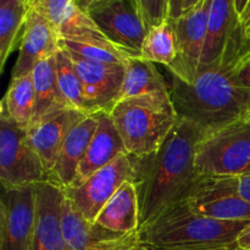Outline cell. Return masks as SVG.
Segmentation results:
<instances>
[{
  "mask_svg": "<svg viewBox=\"0 0 250 250\" xmlns=\"http://www.w3.org/2000/svg\"><path fill=\"white\" fill-rule=\"evenodd\" d=\"M109 114L127 154L136 158L158 150L180 119L171 95L127 98Z\"/></svg>",
  "mask_w": 250,
  "mask_h": 250,
  "instance_id": "obj_4",
  "label": "cell"
},
{
  "mask_svg": "<svg viewBox=\"0 0 250 250\" xmlns=\"http://www.w3.org/2000/svg\"><path fill=\"white\" fill-rule=\"evenodd\" d=\"M236 243L239 250H250V222L248 226L239 233Z\"/></svg>",
  "mask_w": 250,
  "mask_h": 250,
  "instance_id": "obj_30",
  "label": "cell"
},
{
  "mask_svg": "<svg viewBox=\"0 0 250 250\" xmlns=\"http://www.w3.org/2000/svg\"><path fill=\"white\" fill-rule=\"evenodd\" d=\"M87 116L75 109H63L46 116L27 128L28 141L43 163L49 175L58 160L59 153L73 127Z\"/></svg>",
  "mask_w": 250,
  "mask_h": 250,
  "instance_id": "obj_16",
  "label": "cell"
},
{
  "mask_svg": "<svg viewBox=\"0 0 250 250\" xmlns=\"http://www.w3.org/2000/svg\"><path fill=\"white\" fill-rule=\"evenodd\" d=\"M202 0H186V10L190 9V7H193L194 5H197L198 2H200Z\"/></svg>",
  "mask_w": 250,
  "mask_h": 250,
  "instance_id": "obj_36",
  "label": "cell"
},
{
  "mask_svg": "<svg viewBox=\"0 0 250 250\" xmlns=\"http://www.w3.org/2000/svg\"><path fill=\"white\" fill-rule=\"evenodd\" d=\"M133 178V164L128 154H122L109 165L98 170L80 185L65 189L73 207L89 222H94L100 210L124 183Z\"/></svg>",
  "mask_w": 250,
  "mask_h": 250,
  "instance_id": "obj_8",
  "label": "cell"
},
{
  "mask_svg": "<svg viewBox=\"0 0 250 250\" xmlns=\"http://www.w3.org/2000/svg\"><path fill=\"white\" fill-rule=\"evenodd\" d=\"M94 224L117 233H132L141 229L139 200L132 181L124 183L100 210Z\"/></svg>",
  "mask_w": 250,
  "mask_h": 250,
  "instance_id": "obj_20",
  "label": "cell"
},
{
  "mask_svg": "<svg viewBox=\"0 0 250 250\" xmlns=\"http://www.w3.org/2000/svg\"><path fill=\"white\" fill-rule=\"evenodd\" d=\"M106 1H111V0H95V1H94V4H93V5L102 4V2H106Z\"/></svg>",
  "mask_w": 250,
  "mask_h": 250,
  "instance_id": "obj_37",
  "label": "cell"
},
{
  "mask_svg": "<svg viewBox=\"0 0 250 250\" xmlns=\"http://www.w3.org/2000/svg\"><path fill=\"white\" fill-rule=\"evenodd\" d=\"M238 187L242 197L250 203V175L239 176Z\"/></svg>",
  "mask_w": 250,
  "mask_h": 250,
  "instance_id": "obj_31",
  "label": "cell"
},
{
  "mask_svg": "<svg viewBox=\"0 0 250 250\" xmlns=\"http://www.w3.org/2000/svg\"><path fill=\"white\" fill-rule=\"evenodd\" d=\"M122 154H127V151L119 132L115 128L111 116L109 112H99V122L94 136L78 166L75 182L70 187L80 185L85 178L109 165Z\"/></svg>",
  "mask_w": 250,
  "mask_h": 250,
  "instance_id": "obj_18",
  "label": "cell"
},
{
  "mask_svg": "<svg viewBox=\"0 0 250 250\" xmlns=\"http://www.w3.org/2000/svg\"><path fill=\"white\" fill-rule=\"evenodd\" d=\"M34 190L36 227L32 250H67L61 220L65 192L50 181L34 185Z\"/></svg>",
  "mask_w": 250,
  "mask_h": 250,
  "instance_id": "obj_14",
  "label": "cell"
},
{
  "mask_svg": "<svg viewBox=\"0 0 250 250\" xmlns=\"http://www.w3.org/2000/svg\"><path fill=\"white\" fill-rule=\"evenodd\" d=\"M168 90L178 117L204 134L250 120V90L236 84L221 63L202 66L192 83L171 75Z\"/></svg>",
  "mask_w": 250,
  "mask_h": 250,
  "instance_id": "obj_2",
  "label": "cell"
},
{
  "mask_svg": "<svg viewBox=\"0 0 250 250\" xmlns=\"http://www.w3.org/2000/svg\"><path fill=\"white\" fill-rule=\"evenodd\" d=\"M242 27L234 0H211L202 66L220 62L232 37Z\"/></svg>",
  "mask_w": 250,
  "mask_h": 250,
  "instance_id": "obj_19",
  "label": "cell"
},
{
  "mask_svg": "<svg viewBox=\"0 0 250 250\" xmlns=\"http://www.w3.org/2000/svg\"><path fill=\"white\" fill-rule=\"evenodd\" d=\"M249 1L250 0H234V5H236V10L239 14V17H241V15L244 12L246 7L248 6Z\"/></svg>",
  "mask_w": 250,
  "mask_h": 250,
  "instance_id": "obj_35",
  "label": "cell"
},
{
  "mask_svg": "<svg viewBox=\"0 0 250 250\" xmlns=\"http://www.w3.org/2000/svg\"><path fill=\"white\" fill-rule=\"evenodd\" d=\"M70 55L82 83L89 114L111 111L119 100L124 82L125 63L95 62L76 54L70 53Z\"/></svg>",
  "mask_w": 250,
  "mask_h": 250,
  "instance_id": "obj_13",
  "label": "cell"
},
{
  "mask_svg": "<svg viewBox=\"0 0 250 250\" xmlns=\"http://www.w3.org/2000/svg\"><path fill=\"white\" fill-rule=\"evenodd\" d=\"M241 23H242V27L244 28V32L250 28V1L248 6H247L246 10H244L243 14L241 15Z\"/></svg>",
  "mask_w": 250,
  "mask_h": 250,
  "instance_id": "obj_33",
  "label": "cell"
},
{
  "mask_svg": "<svg viewBox=\"0 0 250 250\" xmlns=\"http://www.w3.org/2000/svg\"><path fill=\"white\" fill-rule=\"evenodd\" d=\"M95 0H73V2H75L76 5H77L78 7H80L82 11L84 12H89L90 7L93 6V4H94Z\"/></svg>",
  "mask_w": 250,
  "mask_h": 250,
  "instance_id": "obj_34",
  "label": "cell"
},
{
  "mask_svg": "<svg viewBox=\"0 0 250 250\" xmlns=\"http://www.w3.org/2000/svg\"><path fill=\"white\" fill-rule=\"evenodd\" d=\"M98 122L99 112L87 115L82 121L73 127L59 153L58 160L49 175L48 181L58 185L63 190L75 182L78 166L94 136Z\"/></svg>",
  "mask_w": 250,
  "mask_h": 250,
  "instance_id": "obj_17",
  "label": "cell"
},
{
  "mask_svg": "<svg viewBox=\"0 0 250 250\" xmlns=\"http://www.w3.org/2000/svg\"><path fill=\"white\" fill-rule=\"evenodd\" d=\"M185 202L202 216L224 221H250V203L239 193L237 176L200 173Z\"/></svg>",
  "mask_w": 250,
  "mask_h": 250,
  "instance_id": "obj_7",
  "label": "cell"
},
{
  "mask_svg": "<svg viewBox=\"0 0 250 250\" xmlns=\"http://www.w3.org/2000/svg\"><path fill=\"white\" fill-rule=\"evenodd\" d=\"M67 250H142L139 231L117 233L89 222L65 195L61 210Z\"/></svg>",
  "mask_w": 250,
  "mask_h": 250,
  "instance_id": "obj_12",
  "label": "cell"
},
{
  "mask_svg": "<svg viewBox=\"0 0 250 250\" xmlns=\"http://www.w3.org/2000/svg\"><path fill=\"white\" fill-rule=\"evenodd\" d=\"M170 1V19L175 21L186 11V0H168Z\"/></svg>",
  "mask_w": 250,
  "mask_h": 250,
  "instance_id": "obj_29",
  "label": "cell"
},
{
  "mask_svg": "<svg viewBox=\"0 0 250 250\" xmlns=\"http://www.w3.org/2000/svg\"><path fill=\"white\" fill-rule=\"evenodd\" d=\"M204 132L192 122H178L160 148L146 156H131L139 200L141 227L165 210L185 202L199 177L195 155Z\"/></svg>",
  "mask_w": 250,
  "mask_h": 250,
  "instance_id": "obj_1",
  "label": "cell"
},
{
  "mask_svg": "<svg viewBox=\"0 0 250 250\" xmlns=\"http://www.w3.org/2000/svg\"><path fill=\"white\" fill-rule=\"evenodd\" d=\"M27 0H0V68L21 43V31L28 15Z\"/></svg>",
  "mask_w": 250,
  "mask_h": 250,
  "instance_id": "obj_23",
  "label": "cell"
},
{
  "mask_svg": "<svg viewBox=\"0 0 250 250\" xmlns=\"http://www.w3.org/2000/svg\"><path fill=\"white\" fill-rule=\"evenodd\" d=\"M141 95H170L168 84L155 63L133 56L125 63V76L119 100Z\"/></svg>",
  "mask_w": 250,
  "mask_h": 250,
  "instance_id": "obj_21",
  "label": "cell"
},
{
  "mask_svg": "<svg viewBox=\"0 0 250 250\" xmlns=\"http://www.w3.org/2000/svg\"><path fill=\"white\" fill-rule=\"evenodd\" d=\"M0 181L4 189L48 181L43 163L21 128L0 109Z\"/></svg>",
  "mask_w": 250,
  "mask_h": 250,
  "instance_id": "obj_6",
  "label": "cell"
},
{
  "mask_svg": "<svg viewBox=\"0 0 250 250\" xmlns=\"http://www.w3.org/2000/svg\"><path fill=\"white\" fill-rule=\"evenodd\" d=\"M141 56L153 63L170 66L177 56V38L171 20L148 29Z\"/></svg>",
  "mask_w": 250,
  "mask_h": 250,
  "instance_id": "obj_25",
  "label": "cell"
},
{
  "mask_svg": "<svg viewBox=\"0 0 250 250\" xmlns=\"http://www.w3.org/2000/svg\"><path fill=\"white\" fill-rule=\"evenodd\" d=\"M36 106V92L32 73L11 78L5 97L1 100V107L14 124L27 129L31 125Z\"/></svg>",
  "mask_w": 250,
  "mask_h": 250,
  "instance_id": "obj_24",
  "label": "cell"
},
{
  "mask_svg": "<svg viewBox=\"0 0 250 250\" xmlns=\"http://www.w3.org/2000/svg\"><path fill=\"white\" fill-rule=\"evenodd\" d=\"M55 71L61 95L68 106L85 115H90L84 102L82 83L78 77L70 53L62 46L55 55Z\"/></svg>",
  "mask_w": 250,
  "mask_h": 250,
  "instance_id": "obj_27",
  "label": "cell"
},
{
  "mask_svg": "<svg viewBox=\"0 0 250 250\" xmlns=\"http://www.w3.org/2000/svg\"><path fill=\"white\" fill-rule=\"evenodd\" d=\"M138 5L148 29L170 19L168 0H138Z\"/></svg>",
  "mask_w": 250,
  "mask_h": 250,
  "instance_id": "obj_28",
  "label": "cell"
},
{
  "mask_svg": "<svg viewBox=\"0 0 250 250\" xmlns=\"http://www.w3.org/2000/svg\"><path fill=\"white\" fill-rule=\"evenodd\" d=\"M34 227V186L4 189L0 202V250H32Z\"/></svg>",
  "mask_w": 250,
  "mask_h": 250,
  "instance_id": "obj_11",
  "label": "cell"
},
{
  "mask_svg": "<svg viewBox=\"0 0 250 250\" xmlns=\"http://www.w3.org/2000/svg\"><path fill=\"white\" fill-rule=\"evenodd\" d=\"M211 0H202L172 21L177 38V56L167 66L170 75L192 83L202 65Z\"/></svg>",
  "mask_w": 250,
  "mask_h": 250,
  "instance_id": "obj_9",
  "label": "cell"
},
{
  "mask_svg": "<svg viewBox=\"0 0 250 250\" xmlns=\"http://www.w3.org/2000/svg\"><path fill=\"white\" fill-rule=\"evenodd\" d=\"M89 16L102 33L115 45L141 56L142 45L148 33L138 0H111L93 5Z\"/></svg>",
  "mask_w": 250,
  "mask_h": 250,
  "instance_id": "obj_10",
  "label": "cell"
},
{
  "mask_svg": "<svg viewBox=\"0 0 250 250\" xmlns=\"http://www.w3.org/2000/svg\"><path fill=\"white\" fill-rule=\"evenodd\" d=\"M60 50L61 37L55 27L38 12L29 9L11 78L32 73L37 63L55 56Z\"/></svg>",
  "mask_w": 250,
  "mask_h": 250,
  "instance_id": "obj_15",
  "label": "cell"
},
{
  "mask_svg": "<svg viewBox=\"0 0 250 250\" xmlns=\"http://www.w3.org/2000/svg\"><path fill=\"white\" fill-rule=\"evenodd\" d=\"M142 250H239V249L236 244V246L214 247V248H199V249H153V248H146V247H143V249Z\"/></svg>",
  "mask_w": 250,
  "mask_h": 250,
  "instance_id": "obj_32",
  "label": "cell"
},
{
  "mask_svg": "<svg viewBox=\"0 0 250 250\" xmlns=\"http://www.w3.org/2000/svg\"><path fill=\"white\" fill-rule=\"evenodd\" d=\"M250 221H224L202 216L181 202L139 229L143 247L153 249H199L236 246Z\"/></svg>",
  "mask_w": 250,
  "mask_h": 250,
  "instance_id": "obj_3",
  "label": "cell"
},
{
  "mask_svg": "<svg viewBox=\"0 0 250 250\" xmlns=\"http://www.w3.org/2000/svg\"><path fill=\"white\" fill-rule=\"evenodd\" d=\"M195 165L204 175H250V120L205 134L198 144Z\"/></svg>",
  "mask_w": 250,
  "mask_h": 250,
  "instance_id": "obj_5",
  "label": "cell"
},
{
  "mask_svg": "<svg viewBox=\"0 0 250 250\" xmlns=\"http://www.w3.org/2000/svg\"><path fill=\"white\" fill-rule=\"evenodd\" d=\"M61 46L85 60L105 63H126L133 54L115 45L109 39H61Z\"/></svg>",
  "mask_w": 250,
  "mask_h": 250,
  "instance_id": "obj_26",
  "label": "cell"
},
{
  "mask_svg": "<svg viewBox=\"0 0 250 250\" xmlns=\"http://www.w3.org/2000/svg\"><path fill=\"white\" fill-rule=\"evenodd\" d=\"M32 76L36 92V106L29 127L38 124L49 115L70 107L61 95L56 80L55 56L37 63L32 71Z\"/></svg>",
  "mask_w": 250,
  "mask_h": 250,
  "instance_id": "obj_22",
  "label": "cell"
},
{
  "mask_svg": "<svg viewBox=\"0 0 250 250\" xmlns=\"http://www.w3.org/2000/svg\"><path fill=\"white\" fill-rule=\"evenodd\" d=\"M246 37L250 41V28L247 29V31H246Z\"/></svg>",
  "mask_w": 250,
  "mask_h": 250,
  "instance_id": "obj_38",
  "label": "cell"
}]
</instances>
